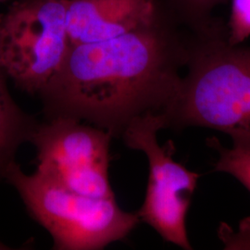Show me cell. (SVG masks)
Here are the masks:
<instances>
[{
	"instance_id": "cell-4",
	"label": "cell",
	"mask_w": 250,
	"mask_h": 250,
	"mask_svg": "<svg viewBox=\"0 0 250 250\" xmlns=\"http://www.w3.org/2000/svg\"><path fill=\"white\" fill-rule=\"evenodd\" d=\"M68 0H18L0 14V67L33 95L60 72L71 48Z\"/></svg>"
},
{
	"instance_id": "cell-2",
	"label": "cell",
	"mask_w": 250,
	"mask_h": 250,
	"mask_svg": "<svg viewBox=\"0 0 250 250\" xmlns=\"http://www.w3.org/2000/svg\"><path fill=\"white\" fill-rule=\"evenodd\" d=\"M174 97L161 113L164 128L205 127L250 147V46L232 45L212 21L194 30Z\"/></svg>"
},
{
	"instance_id": "cell-11",
	"label": "cell",
	"mask_w": 250,
	"mask_h": 250,
	"mask_svg": "<svg viewBox=\"0 0 250 250\" xmlns=\"http://www.w3.org/2000/svg\"><path fill=\"white\" fill-rule=\"evenodd\" d=\"M231 3L227 39L232 45H241L250 37V0H231Z\"/></svg>"
},
{
	"instance_id": "cell-1",
	"label": "cell",
	"mask_w": 250,
	"mask_h": 250,
	"mask_svg": "<svg viewBox=\"0 0 250 250\" xmlns=\"http://www.w3.org/2000/svg\"><path fill=\"white\" fill-rule=\"evenodd\" d=\"M174 19L168 9L150 25L72 45L39 95L47 116L84 120L118 136L134 118L161 113L178 90L192 36H182Z\"/></svg>"
},
{
	"instance_id": "cell-7",
	"label": "cell",
	"mask_w": 250,
	"mask_h": 250,
	"mask_svg": "<svg viewBox=\"0 0 250 250\" xmlns=\"http://www.w3.org/2000/svg\"><path fill=\"white\" fill-rule=\"evenodd\" d=\"M168 11L163 0H68L71 45L101 42L156 22Z\"/></svg>"
},
{
	"instance_id": "cell-12",
	"label": "cell",
	"mask_w": 250,
	"mask_h": 250,
	"mask_svg": "<svg viewBox=\"0 0 250 250\" xmlns=\"http://www.w3.org/2000/svg\"><path fill=\"white\" fill-rule=\"evenodd\" d=\"M6 1H8V0H0V3H3V2H6Z\"/></svg>"
},
{
	"instance_id": "cell-3",
	"label": "cell",
	"mask_w": 250,
	"mask_h": 250,
	"mask_svg": "<svg viewBox=\"0 0 250 250\" xmlns=\"http://www.w3.org/2000/svg\"><path fill=\"white\" fill-rule=\"evenodd\" d=\"M4 177L16 188L31 216L50 233L54 250H103L125 239L140 223L136 213L119 207L115 197L72 192L36 171L25 174L15 161Z\"/></svg>"
},
{
	"instance_id": "cell-6",
	"label": "cell",
	"mask_w": 250,
	"mask_h": 250,
	"mask_svg": "<svg viewBox=\"0 0 250 250\" xmlns=\"http://www.w3.org/2000/svg\"><path fill=\"white\" fill-rule=\"evenodd\" d=\"M111 137L73 118H49L36 125L29 140L37 150L36 172L81 195L115 197L108 177Z\"/></svg>"
},
{
	"instance_id": "cell-8",
	"label": "cell",
	"mask_w": 250,
	"mask_h": 250,
	"mask_svg": "<svg viewBox=\"0 0 250 250\" xmlns=\"http://www.w3.org/2000/svg\"><path fill=\"white\" fill-rule=\"evenodd\" d=\"M7 75L0 67V176L11 162L19 146L29 141L36 124L22 112L9 95Z\"/></svg>"
},
{
	"instance_id": "cell-9",
	"label": "cell",
	"mask_w": 250,
	"mask_h": 250,
	"mask_svg": "<svg viewBox=\"0 0 250 250\" xmlns=\"http://www.w3.org/2000/svg\"><path fill=\"white\" fill-rule=\"evenodd\" d=\"M208 145L219 153L214 170L232 175L250 192V147L232 145L227 148L216 138L208 139Z\"/></svg>"
},
{
	"instance_id": "cell-10",
	"label": "cell",
	"mask_w": 250,
	"mask_h": 250,
	"mask_svg": "<svg viewBox=\"0 0 250 250\" xmlns=\"http://www.w3.org/2000/svg\"><path fill=\"white\" fill-rule=\"evenodd\" d=\"M173 15L192 30L211 22L212 10L226 0H163Z\"/></svg>"
},
{
	"instance_id": "cell-5",
	"label": "cell",
	"mask_w": 250,
	"mask_h": 250,
	"mask_svg": "<svg viewBox=\"0 0 250 250\" xmlns=\"http://www.w3.org/2000/svg\"><path fill=\"white\" fill-rule=\"evenodd\" d=\"M164 129L161 113L149 112L133 119L122 137L125 144L146 156L149 166L148 184L140 209V219L165 241L184 250H192L187 230V215L200 174L173 160L174 145L160 146L158 133Z\"/></svg>"
}]
</instances>
